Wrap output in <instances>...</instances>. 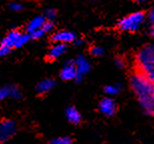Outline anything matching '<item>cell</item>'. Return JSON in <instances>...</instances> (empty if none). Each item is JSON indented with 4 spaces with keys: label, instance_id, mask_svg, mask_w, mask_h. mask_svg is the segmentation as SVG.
<instances>
[{
    "label": "cell",
    "instance_id": "1",
    "mask_svg": "<svg viewBox=\"0 0 154 144\" xmlns=\"http://www.w3.org/2000/svg\"><path fill=\"white\" fill-rule=\"evenodd\" d=\"M130 87L144 114L154 116V84L142 72L136 70L130 77Z\"/></svg>",
    "mask_w": 154,
    "mask_h": 144
},
{
    "label": "cell",
    "instance_id": "2",
    "mask_svg": "<svg viewBox=\"0 0 154 144\" xmlns=\"http://www.w3.org/2000/svg\"><path fill=\"white\" fill-rule=\"evenodd\" d=\"M137 70L142 72L154 84V45L147 44L136 55Z\"/></svg>",
    "mask_w": 154,
    "mask_h": 144
},
{
    "label": "cell",
    "instance_id": "3",
    "mask_svg": "<svg viewBox=\"0 0 154 144\" xmlns=\"http://www.w3.org/2000/svg\"><path fill=\"white\" fill-rule=\"evenodd\" d=\"M145 19V14L143 12H134L123 17L117 23V27L122 31L134 32L140 28Z\"/></svg>",
    "mask_w": 154,
    "mask_h": 144
},
{
    "label": "cell",
    "instance_id": "4",
    "mask_svg": "<svg viewBox=\"0 0 154 144\" xmlns=\"http://www.w3.org/2000/svg\"><path fill=\"white\" fill-rule=\"evenodd\" d=\"M17 132V125L12 119L3 118L0 120V144L8 142Z\"/></svg>",
    "mask_w": 154,
    "mask_h": 144
},
{
    "label": "cell",
    "instance_id": "5",
    "mask_svg": "<svg viewBox=\"0 0 154 144\" xmlns=\"http://www.w3.org/2000/svg\"><path fill=\"white\" fill-rule=\"evenodd\" d=\"M99 111L102 113L104 116L111 117L117 111V104L112 98L104 97L99 102Z\"/></svg>",
    "mask_w": 154,
    "mask_h": 144
},
{
    "label": "cell",
    "instance_id": "6",
    "mask_svg": "<svg viewBox=\"0 0 154 144\" xmlns=\"http://www.w3.org/2000/svg\"><path fill=\"white\" fill-rule=\"evenodd\" d=\"M75 66L77 70V76L75 80L77 82H80L82 80L83 76L90 70V64L83 55H79L75 59Z\"/></svg>",
    "mask_w": 154,
    "mask_h": 144
},
{
    "label": "cell",
    "instance_id": "7",
    "mask_svg": "<svg viewBox=\"0 0 154 144\" xmlns=\"http://www.w3.org/2000/svg\"><path fill=\"white\" fill-rule=\"evenodd\" d=\"M77 70L75 66V60H68L65 63V65L60 71V78L62 80L68 81L76 79Z\"/></svg>",
    "mask_w": 154,
    "mask_h": 144
},
{
    "label": "cell",
    "instance_id": "8",
    "mask_svg": "<svg viewBox=\"0 0 154 144\" xmlns=\"http://www.w3.org/2000/svg\"><path fill=\"white\" fill-rule=\"evenodd\" d=\"M51 40L55 42V43H61V44H66V43H71L76 40L75 34L71 31H67V30H62V31L56 32L52 35Z\"/></svg>",
    "mask_w": 154,
    "mask_h": 144
},
{
    "label": "cell",
    "instance_id": "9",
    "mask_svg": "<svg viewBox=\"0 0 154 144\" xmlns=\"http://www.w3.org/2000/svg\"><path fill=\"white\" fill-rule=\"evenodd\" d=\"M7 97H12L14 99H19L21 97V91L18 88V86L14 84H9L0 87V100H3Z\"/></svg>",
    "mask_w": 154,
    "mask_h": 144
},
{
    "label": "cell",
    "instance_id": "10",
    "mask_svg": "<svg viewBox=\"0 0 154 144\" xmlns=\"http://www.w3.org/2000/svg\"><path fill=\"white\" fill-rule=\"evenodd\" d=\"M55 81L52 78H45L41 80L40 82H38V84L36 85L35 91L36 94L38 96H44L45 94H47L48 92L53 89L55 86Z\"/></svg>",
    "mask_w": 154,
    "mask_h": 144
},
{
    "label": "cell",
    "instance_id": "11",
    "mask_svg": "<svg viewBox=\"0 0 154 144\" xmlns=\"http://www.w3.org/2000/svg\"><path fill=\"white\" fill-rule=\"evenodd\" d=\"M21 34H22V33L20 31H18V30H11V31L8 32L7 35L2 39L1 42H0V44L4 45V46L10 48V49L15 48L16 42L18 40V38L20 37Z\"/></svg>",
    "mask_w": 154,
    "mask_h": 144
},
{
    "label": "cell",
    "instance_id": "12",
    "mask_svg": "<svg viewBox=\"0 0 154 144\" xmlns=\"http://www.w3.org/2000/svg\"><path fill=\"white\" fill-rule=\"evenodd\" d=\"M65 116L70 123L78 125L81 123L82 121V116L80 114V112L77 110L76 107L74 106H68L65 110Z\"/></svg>",
    "mask_w": 154,
    "mask_h": 144
},
{
    "label": "cell",
    "instance_id": "13",
    "mask_svg": "<svg viewBox=\"0 0 154 144\" xmlns=\"http://www.w3.org/2000/svg\"><path fill=\"white\" fill-rule=\"evenodd\" d=\"M67 50L66 44H61V43H55L48 51L47 58L49 60H55L57 58H59L61 55H63Z\"/></svg>",
    "mask_w": 154,
    "mask_h": 144
},
{
    "label": "cell",
    "instance_id": "14",
    "mask_svg": "<svg viewBox=\"0 0 154 144\" xmlns=\"http://www.w3.org/2000/svg\"><path fill=\"white\" fill-rule=\"evenodd\" d=\"M45 21H46L45 17L44 16H41V15L34 17L32 20L29 21L28 24H27L26 31L28 32V34H30V33L34 32V31H36V30L41 29L42 26L44 25Z\"/></svg>",
    "mask_w": 154,
    "mask_h": 144
},
{
    "label": "cell",
    "instance_id": "15",
    "mask_svg": "<svg viewBox=\"0 0 154 144\" xmlns=\"http://www.w3.org/2000/svg\"><path fill=\"white\" fill-rule=\"evenodd\" d=\"M120 91H121V86L119 84H109L104 87V92L109 96H115Z\"/></svg>",
    "mask_w": 154,
    "mask_h": 144
},
{
    "label": "cell",
    "instance_id": "16",
    "mask_svg": "<svg viewBox=\"0 0 154 144\" xmlns=\"http://www.w3.org/2000/svg\"><path fill=\"white\" fill-rule=\"evenodd\" d=\"M73 139L69 136H61L51 139L47 144H72Z\"/></svg>",
    "mask_w": 154,
    "mask_h": 144
},
{
    "label": "cell",
    "instance_id": "17",
    "mask_svg": "<svg viewBox=\"0 0 154 144\" xmlns=\"http://www.w3.org/2000/svg\"><path fill=\"white\" fill-rule=\"evenodd\" d=\"M30 39L29 34H21L20 37L18 38V40L16 42V45H15V48H19L21 46H23L24 44H26L28 40Z\"/></svg>",
    "mask_w": 154,
    "mask_h": 144
},
{
    "label": "cell",
    "instance_id": "18",
    "mask_svg": "<svg viewBox=\"0 0 154 144\" xmlns=\"http://www.w3.org/2000/svg\"><path fill=\"white\" fill-rule=\"evenodd\" d=\"M89 52H90V54L92 56L100 57L101 55L104 53V50H103V48L100 46H92L90 48V50H89Z\"/></svg>",
    "mask_w": 154,
    "mask_h": 144
},
{
    "label": "cell",
    "instance_id": "19",
    "mask_svg": "<svg viewBox=\"0 0 154 144\" xmlns=\"http://www.w3.org/2000/svg\"><path fill=\"white\" fill-rule=\"evenodd\" d=\"M56 11L54 10V9H52V8H48L47 10L45 11V17H46V19L49 20V21H52L54 19L55 17H56Z\"/></svg>",
    "mask_w": 154,
    "mask_h": 144
},
{
    "label": "cell",
    "instance_id": "20",
    "mask_svg": "<svg viewBox=\"0 0 154 144\" xmlns=\"http://www.w3.org/2000/svg\"><path fill=\"white\" fill-rule=\"evenodd\" d=\"M44 34H45V32L43 31V29L41 28V29L36 30V31H34V32L30 33L29 36H30V39H34V40H36V39L41 38Z\"/></svg>",
    "mask_w": 154,
    "mask_h": 144
},
{
    "label": "cell",
    "instance_id": "21",
    "mask_svg": "<svg viewBox=\"0 0 154 144\" xmlns=\"http://www.w3.org/2000/svg\"><path fill=\"white\" fill-rule=\"evenodd\" d=\"M9 7L13 11H20L23 9V4L20 2H12L11 4L9 5Z\"/></svg>",
    "mask_w": 154,
    "mask_h": 144
},
{
    "label": "cell",
    "instance_id": "22",
    "mask_svg": "<svg viewBox=\"0 0 154 144\" xmlns=\"http://www.w3.org/2000/svg\"><path fill=\"white\" fill-rule=\"evenodd\" d=\"M53 22L52 21H49V20H46L45 21V23H44V25L42 26V29H43V31H44L45 33L46 32H49V31H51L52 29H53Z\"/></svg>",
    "mask_w": 154,
    "mask_h": 144
},
{
    "label": "cell",
    "instance_id": "23",
    "mask_svg": "<svg viewBox=\"0 0 154 144\" xmlns=\"http://www.w3.org/2000/svg\"><path fill=\"white\" fill-rule=\"evenodd\" d=\"M10 51H11L10 48H8V47L4 46V45L0 44V57L6 56V55H7Z\"/></svg>",
    "mask_w": 154,
    "mask_h": 144
},
{
    "label": "cell",
    "instance_id": "24",
    "mask_svg": "<svg viewBox=\"0 0 154 144\" xmlns=\"http://www.w3.org/2000/svg\"><path fill=\"white\" fill-rule=\"evenodd\" d=\"M114 63H115V65H116L117 67H119V68H122V67H124V64H125L124 60H123L121 57H117V58H115Z\"/></svg>",
    "mask_w": 154,
    "mask_h": 144
},
{
    "label": "cell",
    "instance_id": "25",
    "mask_svg": "<svg viewBox=\"0 0 154 144\" xmlns=\"http://www.w3.org/2000/svg\"><path fill=\"white\" fill-rule=\"evenodd\" d=\"M74 43L76 45H81L83 43V40H82V39H76V40L74 41Z\"/></svg>",
    "mask_w": 154,
    "mask_h": 144
},
{
    "label": "cell",
    "instance_id": "26",
    "mask_svg": "<svg viewBox=\"0 0 154 144\" xmlns=\"http://www.w3.org/2000/svg\"><path fill=\"white\" fill-rule=\"evenodd\" d=\"M150 19H151L153 22H154V10L151 12V14H150Z\"/></svg>",
    "mask_w": 154,
    "mask_h": 144
},
{
    "label": "cell",
    "instance_id": "27",
    "mask_svg": "<svg viewBox=\"0 0 154 144\" xmlns=\"http://www.w3.org/2000/svg\"><path fill=\"white\" fill-rule=\"evenodd\" d=\"M151 34H152L153 38H154V24H153V26H152V28H151Z\"/></svg>",
    "mask_w": 154,
    "mask_h": 144
},
{
    "label": "cell",
    "instance_id": "28",
    "mask_svg": "<svg viewBox=\"0 0 154 144\" xmlns=\"http://www.w3.org/2000/svg\"><path fill=\"white\" fill-rule=\"evenodd\" d=\"M135 1H137V2H145V1H147V0H135Z\"/></svg>",
    "mask_w": 154,
    "mask_h": 144
}]
</instances>
